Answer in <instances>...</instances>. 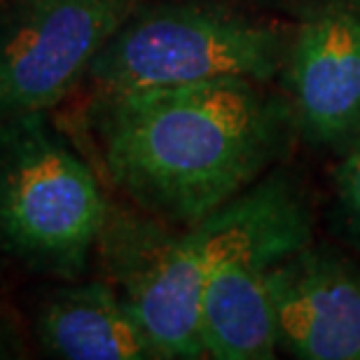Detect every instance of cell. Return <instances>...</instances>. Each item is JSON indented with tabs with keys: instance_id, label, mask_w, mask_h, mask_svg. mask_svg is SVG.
<instances>
[{
	"instance_id": "1",
	"label": "cell",
	"mask_w": 360,
	"mask_h": 360,
	"mask_svg": "<svg viewBox=\"0 0 360 360\" xmlns=\"http://www.w3.org/2000/svg\"><path fill=\"white\" fill-rule=\"evenodd\" d=\"M255 80L98 94L103 167L141 211L192 227L248 190L285 148L292 110Z\"/></svg>"
},
{
	"instance_id": "2",
	"label": "cell",
	"mask_w": 360,
	"mask_h": 360,
	"mask_svg": "<svg viewBox=\"0 0 360 360\" xmlns=\"http://www.w3.org/2000/svg\"><path fill=\"white\" fill-rule=\"evenodd\" d=\"M206 241L201 342L215 360H269L278 349L269 276L311 241L304 197L285 176L250 185L197 222Z\"/></svg>"
},
{
	"instance_id": "3",
	"label": "cell",
	"mask_w": 360,
	"mask_h": 360,
	"mask_svg": "<svg viewBox=\"0 0 360 360\" xmlns=\"http://www.w3.org/2000/svg\"><path fill=\"white\" fill-rule=\"evenodd\" d=\"M290 40L274 24L213 0H162L129 14L87 70L98 94L213 80L269 82Z\"/></svg>"
},
{
	"instance_id": "4",
	"label": "cell",
	"mask_w": 360,
	"mask_h": 360,
	"mask_svg": "<svg viewBox=\"0 0 360 360\" xmlns=\"http://www.w3.org/2000/svg\"><path fill=\"white\" fill-rule=\"evenodd\" d=\"M108 206L94 171L45 112L0 120V253L38 274L80 276Z\"/></svg>"
},
{
	"instance_id": "5",
	"label": "cell",
	"mask_w": 360,
	"mask_h": 360,
	"mask_svg": "<svg viewBox=\"0 0 360 360\" xmlns=\"http://www.w3.org/2000/svg\"><path fill=\"white\" fill-rule=\"evenodd\" d=\"M96 250L160 358L206 356L201 342L206 241L199 225L176 232L146 211L108 206Z\"/></svg>"
},
{
	"instance_id": "6",
	"label": "cell",
	"mask_w": 360,
	"mask_h": 360,
	"mask_svg": "<svg viewBox=\"0 0 360 360\" xmlns=\"http://www.w3.org/2000/svg\"><path fill=\"white\" fill-rule=\"evenodd\" d=\"M141 0H0V120L59 105Z\"/></svg>"
},
{
	"instance_id": "7",
	"label": "cell",
	"mask_w": 360,
	"mask_h": 360,
	"mask_svg": "<svg viewBox=\"0 0 360 360\" xmlns=\"http://www.w3.org/2000/svg\"><path fill=\"white\" fill-rule=\"evenodd\" d=\"M278 347L302 360H360V269L323 248H300L271 269Z\"/></svg>"
},
{
	"instance_id": "8",
	"label": "cell",
	"mask_w": 360,
	"mask_h": 360,
	"mask_svg": "<svg viewBox=\"0 0 360 360\" xmlns=\"http://www.w3.org/2000/svg\"><path fill=\"white\" fill-rule=\"evenodd\" d=\"M288 75L295 117L319 146L360 131V14L321 7L290 40Z\"/></svg>"
},
{
	"instance_id": "9",
	"label": "cell",
	"mask_w": 360,
	"mask_h": 360,
	"mask_svg": "<svg viewBox=\"0 0 360 360\" xmlns=\"http://www.w3.org/2000/svg\"><path fill=\"white\" fill-rule=\"evenodd\" d=\"M33 333L49 356L63 360L160 358L139 319L105 281L52 288L35 307Z\"/></svg>"
},
{
	"instance_id": "10",
	"label": "cell",
	"mask_w": 360,
	"mask_h": 360,
	"mask_svg": "<svg viewBox=\"0 0 360 360\" xmlns=\"http://www.w3.org/2000/svg\"><path fill=\"white\" fill-rule=\"evenodd\" d=\"M337 187H340V201L344 213H347L349 222L360 234V131L356 134L354 148H351L349 157L344 160L340 169Z\"/></svg>"
}]
</instances>
